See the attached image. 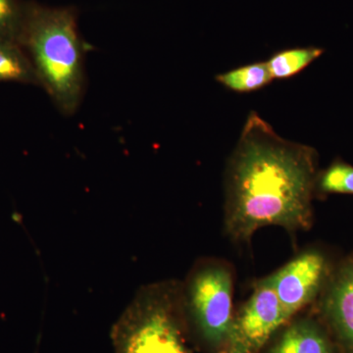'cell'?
Here are the masks:
<instances>
[{"label":"cell","instance_id":"6da1fadb","mask_svg":"<svg viewBox=\"0 0 353 353\" xmlns=\"http://www.w3.org/2000/svg\"><path fill=\"white\" fill-rule=\"evenodd\" d=\"M315 148L281 138L252 111L227 165L225 231L248 243L257 230L308 231L314 221L318 175Z\"/></svg>","mask_w":353,"mask_h":353},{"label":"cell","instance_id":"7a4b0ae2","mask_svg":"<svg viewBox=\"0 0 353 353\" xmlns=\"http://www.w3.org/2000/svg\"><path fill=\"white\" fill-rule=\"evenodd\" d=\"M19 43L31 60L39 87L60 112L76 113L85 97L87 50L76 9L26 3Z\"/></svg>","mask_w":353,"mask_h":353},{"label":"cell","instance_id":"3957f363","mask_svg":"<svg viewBox=\"0 0 353 353\" xmlns=\"http://www.w3.org/2000/svg\"><path fill=\"white\" fill-rule=\"evenodd\" d=\"M168 290H155L127 312L114 330L117 353H189L176 299Z\"/></svg>","mask_w":353,"mask_h":353},{"label":"cell","instance_id":"277c9868","mask_svg":"<svg viewBox=\"0 0 353 353\" xmlns=\"http://www.w3.org/2000/svg\"><path fill=\"white\" fill-rule=\"evenodd\" d=\"M233 272L222 261L199 267L190 279L188 305L202 338L214 348H229L233 336Z\"/></svg>","mask_w":353,"mask_h":353},{"label":"cell","instance_id":"5b68a950","mask_svg":"<svg viewBox=\"0 0 353 353\" xmlns=\"http://www.w3.org/2000/svg\"><path fill=\"white\" fill-rule=\"evenodd\" d=\"M334 261L324 250H304L271 274L274 289L290 321L297 312L315 303L333 270Z\"/></svg>","mask_w":353,"mask_h":353},{"label":"cell","instance_id":"8992f818","mask_svg":"<svg viewBox=\"0 0 353 353\" xmlns=\"http://www.w3.org/2000/svg\"><path fill=\"white\" fill-rule=\"evenodd\" d=\"M314 304L339 352L353 353V250L336 261Z\"/></svg>","mask_w":353,"mask_h":353},{"label":"cell","instance_id":"52a82bcc","mask_svg":"<svg viewBox=\"0 0 353 353\" xmlns=\"http://www.w3.org/2000/svg\"><path fill=\"white\" fill-rule=\"evenodd\" d=\"M288 322L274 289L272 276H268L256 283L252 296L234 320L231 341H238L256 353Z\"/></svg>","mask_w":353,"mask_h":353},{"label":"cell","instance_id":"ba28073f","mask_svg":"<svg viewBox=\"0 0 353 353\" xmlns=\"http://www.w3.org/2000/svg\"><path fill=\"white\" fill-rule=\"evenodd\" d=\"M267 353H340L328 330L318 318L290 323Z\"/></svg>","mask_w":353,"mask_h":353},{"label":"cell","instance_id":"9c48e42d","mask_svg":"<svg viewBox=\"0 0 353 353\" xmlns=\"http://www.w3.org/2000/svg\"><path fill=\"white\" fill-rule=\"evenodd\" d=\"M39 85L38 78L24 48L17 41H0V83Z\"/></svg>","mask_w":353,"mask_h":353},{"label":"cell","instance_id":"30bf717a","mask_svg":"<svg viewBox=\"0 0 353 353\" xmlns=\"http://www.w3.org/2000/svg\"><path fill=\"white\" fill-rule=\"evenodd\" d=\"M216 81L232 92L248 94L268 85L273 81V77L267 62L261 61L219 74Z\"/></svg>","mask_w":353,"mask_h":353},{"label":"cell","instance_id":"8fae6325","mask_svg":"<svg viewBox=\"0 0 353 353\" xmlns=\"http://www.w3.org/2000/svg\"><path fill=\"white\" fill-rule=\"evenodd\" d=\"M323 53L324 50L316 46L290 48L276 52L266 62L273 80H287L307 68Z\"/></svg>","mask_w":353,"mask_h":353},{"label":"cell","instance_id":"7c38bea8","mask_svg":"<svg viewBox=\"0 0 353 353\" xmlns=\"http://www.w3.org/2000/svg\"><path fill=\"white\" fill-rule=\"evenodd\" d=\"M316 196L329 194H353V166L336 158L327 168L318 172L315 185Z\"/></svg>","mask_w":353,"mask_h":353},{"label":"cell","instance_id":"4fadbf2b","mask_svg":"<svg viewBox=\"0 0 353 353\" xmlns=\"http://www.w3.org/2000/svg\"><path fill=\"white\" fill-rule=\"evenodd\" d=\"M25 6L20 0H0V41L19 43Z\"/></svg>","mask_w":353,"mask_h":353},{"label":"cell","instance_id":"5bb4252c","mask_svg":"<svg viewBox=\"0 0 353 353\" xmlns=\"http://www.w3.org/2000/svg\"><path fill=\"white\" fill-rule=\"evenodd\" d=\"M227 353H255L252 350H248L243 345H241L238 341H232L230 343L229 348H228Z\"/></svg>","mask_w":353,"mask_h":353}]
</instances>
